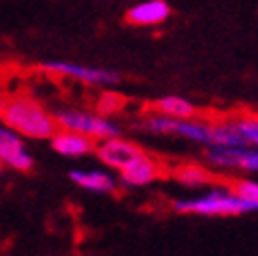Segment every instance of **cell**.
<instances>
[{
  "instance_id": "obj_1",
  "label": "cell",
  "mask_w": 258,
  "mask_h": 256,
  "mask_svg": "<svg viewBox=\"0 0 258 256\" xmlns=\"http://www.w3.org/2000/svg\"><path fill=\"white\" fill-rule=\"evenodd\" d=\"M0 120L21 139L46 141L57 133V122L53 113L46 111L32 97H13L5 101Z\"/></svg>"
},
{
  "instance_id": "obj_2",
  "label": "cell",
  "mask_w": 258,
  "mask_h": 256,
  "mask_svg": "<svg viewBox=\"0 0 258 256\" xmlns=\"http://www.w3.org/2000/svg\"><path fill=\"white\" fill-rule=\"evenodd\" d=\"M178 212H191V214H202V216H237L246 212H256L258 202H248L231 189H212L210 194L191 198V200H178L174 204Z\"/></svg>"
},
{
  "instance_id": "obj_3",
  "label": "cell",
  "mask_w": 258,
  "mask_h": 256,
  "mask_svg": "<svg viewBox=\"0 0 258 256\" xmlns=\"http://www.w3.org/2000/svg\"><path fill=\"white\" fill-rule=\"evenodd\" d=\"M53 118L57 122V128H61V131L78 133L93 141H105V139L120 137V128L109 118H103L99 113H88L80 109H59L53 113Z\"/></svg>"
},
{
  "instance_id": "obj_4",
  "label": "cell",
  "mask_w": 258,
  "mask_h": 256,
  "mask_svg": "<svg viewBox=\"0 0 258 256\" xmlns=\"http://www.w3.org/2000/svg\"><path fill=\"white\" fill-rule=\"evenodd\" d=\"M42 70L57 76H68V78L80 80L84 84H93V86H111L120 82V74L113 70L90 68V66H80V63H70V61H46L42 63Z\"/></svg>"
},
{
  "instance_id": "obj_5",
  "label": "cell",
  "mask_w": 258,
  "mask_h": 256,
  "mask_svg": "<svg viewBox=\"0 0 258 256\" xmlns=\"http://www.w3.org/2000/svg\"><path fill=\"white\" fill-rule=\"evenodd\" d=\"M0 162L17 172H30L34 168V158L25 147L23 139L5 124L0 126Z\"/></svg>"
},
{
  "instance_id": "obj_6",
  "label": "cell",
  "mask_w": 258,
  "mask_h": 256,
  "mask_svg": "<svg viewBox=\"0 0 258 256\" xmlns=\"http://www.w3.org/2000/svg\"><path fill=\"white\" fill-rule=\"evenodd\" d=\"M95 153L97 158L109 166V168L113 170H124L128 164L135 162L137 158L143 156V149H141L139 145L131 143V141H124L120 137H113V139H105L101 141V143L95 147Z\"/></svg>"
},
{
  "instance_id": "obj_7",
  "label": "cell",
  "mask_w": 258,
  "mask_h": 256,
  "mask_svg": "<svg viewBox=\"0 0 258 256\" xmlns=\"http://www.w3.org/2000/svg\"><path fill=\"white\" fill-rule=\"evenodd\" d=\"M48 141H50V147L63 158H82V156H88V153H95V147H97L93 139L72 131H61V128H57V133Z\"/></svg>"
},
{
  "instance_id": "obj_8",
  "label": "cell",
  "mask_w": 258,
  "mask_h": 256,
  "mask_svg": "<svg viewBox=\"0 0 258 256\" xmlns=\"http://www.w3.org/2000/svg\"><path fill=\"white\" fill-rule=\"evenodd\" d=\"M172 15V9L166 0H145L139 3L133 9H128L126 13V21L131 25H160Z\"/></svg>"
},
{
  "instance_id": "obj_9",
  "label": "cell",
  "mask_w": 258,
  "mask_h": 256,
  "mask_svg": "<svg viewBox=\"0 0 258 256\" xmlns=\"http://www.w3.org/2000/svg\"><path fill=\"white\" fill-rule=\"evenodd\" d=\"M160 174H162V170H160L158 162L143 153L141 158L128 164L124 170H120V181L126 187H143L151 181H156Z\"/></svg>"
},
{
  "instance_id": "obj_10",
  "label": "cell",
  "mask_w": 258,
  "mask_h": 256,
  "mask_svg": "<svg viewBox=\"0 0 258 256\" xmlns=\"http://www.w3.org/2000/svg\"><path fill=\"white\" fill-rule=\"evenodd\" d=\"M70 178L74 185L80 189L93 191V194H113L115 191V178L105 170H72Z\"/></svg>"
},
{
  "instance_id": "obj_11",
  "label": "cell",
  "mask_w": 258,
  "mask_h": 256,
  "mask_svg": "<svg viewBox=\"0 0 258 256\" xmlns=\"http://www.w3.org/2000/svg\"><path fill=\"white\" fill-rule=\"evenodd\" d=\"M153 109H156L160 116H168V118H176V120H191L198 113L196 105H193L191 101L176 97V95L158 99L156 103H153Z\"/></svg>"
},
{
  "instance_id": "obj_12",
  "label": "cell",
  "mask_w": 258,
  "mask_h": 256,
  "mask_svg": "<svg viewBox=\"0 0 258 256\" xmlns=\"http://www.w3.org/2000/svg\"><path fill=\"white\" fill-rule=\"evenodd\" d=\"M174 174L180 183H185L189 187H202L206 183H210V172H206L200 166H191V164L183 166V168H178Z\"/></svg>"
},
{
  "instance_id": "obj_13",
  "label": "cell",
  "mask_w": 258,
  "mask_h": 256,
  "mask_svg": "<svg viewBox=\"0 0 258 256\" xmlns=\"http://www.w3.org/2000/svg\"><path fill=\"white\" fill-rule=\"evenodd\" d=\"M239 135L246 141V145H254L258 149V116H246L233 122Z\"/></svg>"
},
{
  "instance_id": "obj_14",
  "label": "cell",
  "mask_w": 258,
  "mask_h": 256,
  "mask_svg": "<svg viewBox=\"0 0 258 256\" xmlns=\"http://www.w3.org/2000/svg\"><path fill=\"white\" fill-rule=\"evenodd\" d=\"M122 105H124V99L118 93H103L99 103H97V111H99V116L107 118V116H111V113L120 111Z\"/></svg>"
},
{
  "instance_id": "obj_15",
  "label": "cell",
  "mask_w": 258,
  "mask_h": 256,
  "mask_svg": "<svg viewBox=\"0 0 258 256\" xmlns=\"http://www.w3.org/2000/svg\"><path fill=\"white\" fill-rule=\"evenodd\" d=\"M233 194L248 200V202H258V181H237L233 185Z\"/></svg>"
},
{
  "instance_id": "obj_16",
  "label": "cell",
  "mask_w": 258,
  "mask_h": 256,
  "mask_svg": "<svg viewBox=\"0 0 258 256\" xmlns=\"http://www.w3.org/2000/svg\"><path fill=\"white\" fill-rule=\"evenodd\" d=\"M5 101H7V99H5L3 95H0V111H3V107H5Z\"/></svg>"
},
{
  "instance_id": "obj_17",
  "label": "cell",
  "mask_w": 258,
  "mask_h": 256,
  "mask_svg": "<svg viewBox=\"0 0 258 256\" xmlns=\"http://www.w3.org/2000/svg\"><path fill=\"white\" fill-rule=\"evenodd\" d=\"M3 168H5V166H3V162H0V174H3Z\"/></svg>"
}]
</instances>
